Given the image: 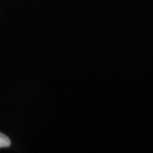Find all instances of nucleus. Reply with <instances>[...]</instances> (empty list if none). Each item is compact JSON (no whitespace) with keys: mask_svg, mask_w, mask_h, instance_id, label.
<instances>
[{"mask_svg":"<svg viewBox=\"0 0 153 153\" xmlns=\"http://www.w3.org/2000/svg\"><path fill=\"white\" fill-rule=\"evenodd\" d=\"M10 144H11L10 138L7 136V135H5V134L0 133V149L1 148H8Z\"/></svg>","mask_w":153,"mask_h":153,"instance_id":"obj_1","label":"nucleus"}]
</instances>
